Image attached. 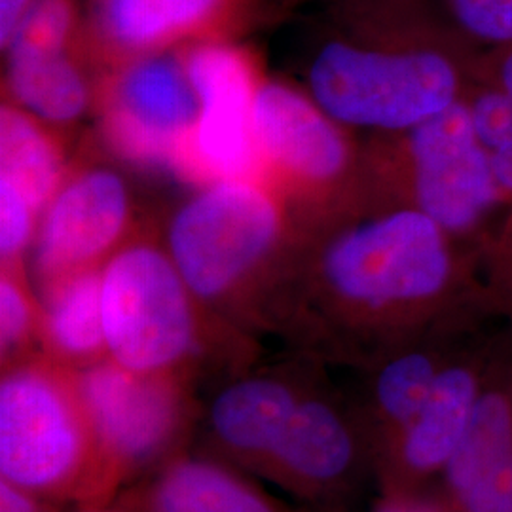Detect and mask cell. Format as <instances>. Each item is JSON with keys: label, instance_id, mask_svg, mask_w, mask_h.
<instances>
[{"label": "cell", "instance_id": "cell-19", "mask_svg": "<svg viewBox=\"0 0 512 512\" xmlns=\"http://www.w3.org/2000/svg\"><path fill=\"white\" fill-rule=\"evenodd\" d=\"M69 171L61 131L4 99L0 109V179L14 184L42 215Z\"/></svg>", "mask_w": 512, "mask_h": 512}, {"label": "cell", "instance_id": "cell-27", "mask_svg": "<svg viewBox=\"0 0 512 512\" xmlns=\"http://www.w3.org/2000/svg\"><path fill=\"white\" fill-rule=\"evenodd\" d=\"M459 501L467 512H512V456Z\"/></svg>", "mask_w": 512, "mask_h": 512}, {"label": "cell", "instance_id": "cell-24", "mask_svg": "<svg viewBox=\"0 0 512 512\" xmlns=\"http://www.w3.org/2000/svg\"><path fill=\"white\" fill-rule=\"evenodd\" d=\"M444 21L478 52L512 42V0H431Z\"/></svg>", "mask_w": 512, "mask_h": 512}, {"label": "cell", "instance_id": "cell-7", "mask_svg": "<svg viewBox=\"0 0 512 512\" xmlns=\"http://www.w3.org/2000/svg\"><path fill=\"white\" fill-rule=\"evenodd\" d=\"M107 353L137 374L190 378L205 353L207 310L164 243L131 238L101 268Z\"/></svg>", "mask_w": 512, "mask_h": 512}, {"label": "cell", "instance_id": "cell-22", "mask_svg": "<svg viewBox=\"0 0 512 512\" xmlns=\"http://www.w3.org/2000/svg\"><path fill=\"white\" fill-rule=\"evenodd\" d=\"M463 103L501 200L509 209L512 207V101L475 78L463 95Z\"/></svg>", "mask_w": 512, "mask_h": 512}, {"label": "cell", "instance_id": "cell-21", "mask_svg": "<svg viewBox=\"0 0 512 512\" xmlns=\"http://www.w3.org/2000/svg\"><path fill=\"white\" fill-rule=\"evenodd\" d=\"M442 363L437 351L410 340L393 349L374 384V397L385 418L401 427L414 420L433 391Z\"/></svg>", "mask_w": 512, "mask_h": 512}, {"label": "cell", "instance_id": "cell-10", "mask_svg": "<svg viewBox=\"0 0 512 512\" xmlns=\"http://www.w3.org/2000/svg\"><path fill=\"white\" fill-rule=\"evenodd\" d=\"M84 0H35L4 42V99L40 122L71 128L95 110L99 71L82 42Z\"/></svg>", "mask_w": 512, "mask_h": 512}, {"label": "cell", "instance_id": "cell-32", "mask_svg": "<svg viewBox=\"0 0 512 512\" xmlns=\"http://www.w3.org/2000/svg\"><path fill=\"white\" fill-rule=\"evenodd\" d=\"M86 512H131L128 509H103V507H93L90 511Z\"/></svg>", "mask_w": 512, "mask_h": 512}, {"label": "cell", "instance_id": "cell-15", "mask_svg": "<svg viewBox=\"0 0 512 512\" xmlns=\"http://www.w3.org/2000/svg\"><path fill=\"white\" fill-rule=\"evenodd\" d=\"M353 458V435L338 410L304 391L262 475L294 494H313L342 480Z\"/></svg>", "mask_w": 512, "mask_h": 512}, {"label": "cell", "instance_id": "cell-25", "mask_svg": "<svg viewBox=\"0 0 512 512\" xmlns=\"http://www.w3.org/2000/svg\"><path fill=\"white\" fill-rule=\"evenodd\" d=\"M40 213L14 184L0 179V258L2 268H23L31 253Z\"/></svg>", "mask_w": 512, "mask_h": 512}, {"label": "cell", "instance_id": "cell-9", "mask_svg": "<svg viewBox=\"0 0 512 512\" xmlns=\"http://www.w3.org/2000/svg\"><path fill=\"white\" fill-rule=\"evenodd\" d=\"M99 129L118 156L192 179L200 103L183 50L131 59L99 76Z\"/></svg>", "mask_w": 512, "mask_h": 512}, {"label": "cell", "instance_id": "cell-2", "mask_svg": "<svg viewBox=\"0 0 512 512\" xmlns=\"http://www.w3.org/2000/svg\"><path fill=\"white\" fill-rule=\"evenodd\" d=\"M313 21L302 88L359 137L416 126L475 80L480 52L431 0H329Z\"/></svg>", "mask_w": 512, "mask_h": 512}, {"label": "cell", "instance_id": "cell-3", "mask_svg": "<svg viewBox=\"0 0 512 512\" xmlns=\"http://www.w3.org/2000/svg\"><path fill=\"white\" fill-rule=\"evenodd\" d=\"M302 222L264 179L205 183L171 215L164 245L207 313L266 323Z\"/></svg>", "mask_w": 512, "mask_h": 512}, {"label": "cell", "instance_id": "cell-11", "mask_svg": "<svg viewBox=\"0 0 512 512\" xmlns=\"http://www.w3.org/2000/svg\"><path fill=\"white\" fill-rule=\"evenodd\" d=\"M272 0H84L82 42L99 76L131 59L238 40Z\"/></svg>", "mask_w": 512, "mask_h": 512}, {"label": "cell", "instance_id": "cell-20", "mask_svg": "<svg viewBox=\"0 0 512 512\" xmlns=\"http://www.w3.org/2000/svg\"><path fill=\"white\" fill-rule=\"evenodd\" d=\"M512 456V414L497 393L478 397L471 420L461 435L446 473L454 492H471Z\"/></svg>", "mask_w": 512, "mask_h": 512}, {"label": "cell", "instance_id": "cell-13", "mask_svg": "<svg viewBox=\"0 0 512 512\" xmlns=\"http://www.w3.org/2000/svg\"><path fill=\"white\" fill-rule=\"evenodd\" d=\"M183 59L200 103L192 181L262 179L253 118L264 74L255 55L238 40H211L183 48Z\"/></svg>", "mask_w": 512, "mask_h": 512}, {"label": "cell", "instance_id": "cell-8", "mask_svg": "<svg viewBox=\"0 0 512 512\" xmlns=\"http://www.w3.org/2000/svg\"><path fill=\"white\" fill-rule=\"evenodd\" d=\"M99 450L95 507L128 476L173 452L190 425L188 380L137 374L110 357L76 370Z\"/></svg>", "mask_w": 512, "mask_h": 512}, {"label": "cell", "instance_id": "cell-33", "mask_svg": "<svg viewBox=\"0 0 512 512\" xmlns=\"http://www.w3.org/2000/svg\"><path fill=\"white\" fill-rule=\"evenodd\" d=\"M289 2H291V4H294V2H298V0H289Z\"/></svg>", "mask_w": 512, "mask_h": 512}, {"label": "cell", "instance_id": "cell-4", "mask_svg": "<svg viewBox=\"0 0 512 512\" xmlns=\"http://www.w3.org/2000/svg\"><path fill=\"white\" fill-rule=\"evenodd\" d=\"M361 143L370 205L418 211L476 245H484L507 211L463 99L416 126Z\"/></svg>", "mask_w": 512, "mask_h": 512}, {"label": "cell", "instance_id": "cell-29", "mask_svg": "<svg viewBox=\"0 0 512 512\" xmlns=\"http://www.w3.org/2000/svg\"><path fill=\"white\" fill-rule=\"evenodd\" d=\"M0 512H40V499L18 486L0 482Z\"/></svg>", "mask_w": 512, "mask_h": 512}, {"label": "cell", "instance_id": "cell-26", "mask_svg": "<svg viewBox=\"0 0 512 512\" xmlns=\"http://www.w3.org/2000/svg\"><path fill=\"white\" fill-rule=\"evenodd\" d=\"M482 268L490 272L495 287L512 300V207L482 245Z\"/></svg>", "mask_w": 512, "mask_h": 512}, {"label": "cell", "instance_id": "cell-30", "mask_svg": "<svg viewBox=\"0 0 512 512\" xmlns=\"http://www.w3.org/2000/svg\"><path fill=\"white\" fill-rule=\"evenodd\" d=\"M35 0H0V42H4L19 18Z\"/></svg>", "mask_w": 512, "mask_h": 512}, {"label": "cell", "instance_id": "cell-6", "mask_svg": "<svg viewBox=\"0 0 512 512\" xmlns=\"http://www.w3.org/2000/svg\"><path fill=\"white\" fill-rule=\"evenodd\" d=\"M253 128L260 177L291 205L302 228L368 203L361 137L338 124L302 86L264 76Z\"/></svg>", "mask_w": 512, "mask_h": 512}, {"label": "cell", "instance_id": "cell-23", "mask_svg": "<svg viewBox=\"0 0 512 512\" xmlns=\"http://www.w3.org/2000/svg\"><path fill=\"white\" fill-rule=\"evenodd\" d=\"M42 308L23 277V268H2L0 274V349L2 366L38 355Z\"/></svg>", "mask_w": 512, "mask_h": 512}, {"label": "cell", "instance_id": "cell-5", "mask_svg": "<svg viewBox=\"0 0 512 512\" xmlns=\"http://www.w3.org/2000/svg\"><path fill=\"white\" fill-rule=\"evenodd\" d=\"M0 475L38 499L95 507L99 450L76 370L44 353L4 366Z\"/></svg>", "mask_w": 512, "mask_h": 512}, {"label": "cell", "instance_id": "cell-31", "mask_svg": "<svg viewBox=\"0 0 512 512\" xmlns=\"http://www.w3.org/2000/svg\"><path fill=\"white\" fill-rule=\"evenodd\" d=\"M376 512H435L421 503L414 501H385Z\"/></svg>", "mask_w": 512, "mask_h": 512}, {"label": "cell", "instance_id": "cell-16", "mask_svg": "<svg viewBox=\"0 0 512 512\" xmlns=\"http://www.w3.org/2000/svg\"><path fill=\"white\" fill-rule=\"evenodd\" d=\"M101 268L69 275L40 291L42 353L73 370L109 357L101 313Z\"/></svg>", "mask_w": 512, "mask_h": 512}, {"label": "cell", "instance_id": "cell-28", "mask_svg": "<svg viewBox=\"0 0 512 512\" xmlns=\"http://www.w3.org/2000/svg\"><path fill=\"white\" fill-rule=\"evenodd\" d=\"M475 78L512 101V42L480 52L476 59Z\"/></svg>", "mask_w": 512, "mask_h": 512}, {"label": "cell", "instance_id": "cell-12", "mask_svg": "<svg viewBox=\"0 0 512 512\" xmlns=\"http://www.w3.org/2000/svg\"><path fill=\"white\" fill-rule=\"evenodd\" d=\"M131 238L133 198L126 177L107 164L71 167L38 220L31 247L38 289L101 268Z\"/></svg>", "mask_w": 512, "mask_h": 512}, {"label": "cell", "instance_id": "cell-14", "mask_svg": "<svg viewBox=\"0 0 512 512\" xmlns=\"http://www.w3.org/2000/svg\"><path fill=\"white\" fill-rule=\"evenodd\" d=\"M304 391L298 378L285 372L238 376L211 401V437L228 458L262 475Z\"/></svg>", "mask_w": 512, "mask_h": 512}, {"label": "cell", "instance_id": "cell-1", "mask_svg": "<svg viewBox=\"0 0 512 512\" xmlns=\"http://www.w3.org/2000/svg\"><path fill=\"white\" fill-rule=\"evenodd\" d=\"M482 245L418 211L370 205L302 228L268 323L313 342H395L469 293Z\"/></svg>", "mask_w": 512, "mask_h": 512}, {"label": "cell", "instance_id": "cell-17", "mask_svg": "<svg viewBox=\"0 0 512 512\" xmlns=\"http://www.w3.org/2000/svg\"><path fill=\"white\" fill-rule=\"evenodd\" d=\"M139 512H283L236 471L211 459H171L143 495Z\"/></svg>", "mask_w": 512, "mask_h": 512}, {"label": "cell", "instance_id": "cell-18", "mask_svg": "<svg viewBox=\"0 0 512 512\" xmlns=\"http://www.w3.org/2000/svg\"><path fill=\"white\" fill-rule=\"evenodd\" d=\"M478 378L471 366L442 363L420 414L404 427V463L412 471H435L452 458L478 401Z\"/></svg>", "mask_w": 512, "mask_h": 512}]
</instances>
